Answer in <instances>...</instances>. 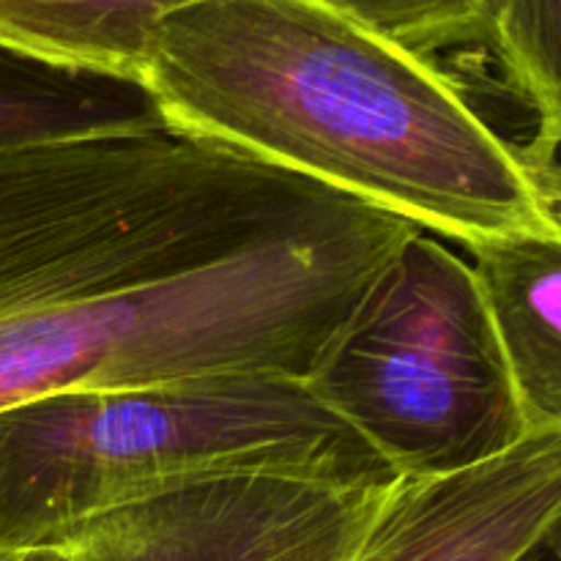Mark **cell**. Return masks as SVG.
Here are the masks:
<instances>
[{"label":"cell","instance_id":"ba28073f","mask_svg":"<svg viewBox=\"0 0 561 561\" xmlns=\"http://www.w3.org/2000/svg\"><path fill=\"white\" fill-rule=\"evenodd\" d=\"M195 0H0V47L20 58L137 82L159 22Z\"/></svg>","mask_w":561,"mask_h":561},{"label":"cell","instance_id":"5b68a950","mask_svg":"<svg viewBox=\"0 0 561 561\" xmlns=\"http://www.w3.org/2000/svg\"><path fill=\"white\" fill-rule=\"evenodd\" d=\"M389 488L211 477L96 515L64 548L77 561H351Z\"/></svg>","mask_w":561,"mask_h":561},{"label":"cell","instance_id":"277c9868","mask_svg":"<svg viewBox=\"0 0 561 561\" xmlns=\"http://www.w3.org/2000/svg\"><path fill=\"white\" fill-rule=\"evenodd\" d=\"M305 383L400 477L469 469L531 433L471 263L427 230L398 247Z\"/></svg>","mask_w":561,"mask_h":561},{"label":"cell","instance_id":"9c48e42d","mask_svg":"<svg viewBox=\"0 0 561 561\" xmlns=\"http://www.w3.org/2000/svg\"><path fill=\"white\" fill-rule=\"evenodd\" d=\"M168 124L137 82L75 75L0 47V148Z\"/></svg>","mask_w":561,"mask_h":561},{"label":"cell","instance_id":"7a4b0ae2","mask_svg":"<svg viewBox=\"0 0 561 561\" xmlns=\"http://www.w3.org/2000/svg\"><path fill=\"white\" fill-rule=\"evenodd\" d=\"M362 206L173 124L0 148V329Z\"/></svg>","mask_w":561,"mask_h":561},{"label":"cell","instance_id":"52a82bcc","mask_svg":"<svg viewBox=\"0 0 561 561\" xmlns=\"http://www.w3.org/2000/svg\"><path fill=\"white\" fill-rule=\"evenodd\" d=\"M466 250L526 425L561 431V236H493Z\"/></svg>","mask_w":561,"mask_h":561},{"label":"cell","instance_id":"4fadbf2b","mask_svg":"<svg viewBox=\"0 0 561 561\" xmlns=\"http://www.w3.org/2000/svg\"><path fill=\"white\" fill-rule=\"evenodd\" d=\"M0 561H77L69 548H25V551H0Z\"/></svg>","mask_w":561,"mask_h":561},{"label":"cell","instance_id":"6da1fadb","mask_svg":"<svg viewBox=\"0 0 561 561\" xmlns=\"http://www.w3.org/2000/svg\"><path fill=\"white\" fill-rule=\"evenodd\" d=\"M140 85L168 124L471 244L559 214L453 80L321 0H195Z\"/></svg>","mask_w":561,"mask_h":561},{"label":"cell","instance_id":"30bf717a","mask_svg":"<svg viewBox=\"0 0 561 561\" xmlns=\"http://www.w3.org/2000/svg\"><path fill=\"white\" fill-rule=\"evenodd\" d=\"M491 49L510 96L559 142L561 0H499Z\"/></svg>","mask_w":561,"mask_h":561},{"label":"cell","instance_id":"8fae6325","mask_svg":"<svg viewBox=\"0 0 561 561\" xmlns=\"http://www.w3.org/2000/svg\"><path fill=\"white\" fill-rule=\"evenodd\" d=\"M433 64L438 53L491 44L499 0H321Z\"/></svg>","mask_w":561,"mask_h":561},{"label":"cell","instance_id":"7c38bea8","mask_svg":"<svg viewBox=\"0 0 561 561\" xmlns=\"http://www.w3.org/2000/svg\"><path fill=\"white\" fill-rule=\"evenodd\" d=\"M515 561H561V524L548 529L535 546L526 548Z\"/></svg>","mask_w":561,"mask_h":561},{"label":"cell","instance_id":"8992f818","mask_svg":"<svg viewBox=\"0 0 561 561\" xmlns=\"http://www.w3.org/2000/svg\"><path fill=\"white\" fill-rule=\"evenodd\" d=\"M561 524V431L436 477H400L351 561H515Z\"/></svg>","mask_w":561,"mask_h":561},{"label":"cell","instance_id":"3957f363","mask_svg":"<svg viewBox=\"0 0 561 561\" xmlns=\"http://www.w3.org/2000/svg\"><path fill=\"white\" fill-rule=\"evenodd\" d=\"M225 474L400 480L301 378L211 373L66 389L0 409V551L64 548L96 515Z\"/></svg>","mask_w":561,"mask_h":561}]
</instances>
